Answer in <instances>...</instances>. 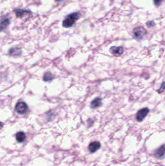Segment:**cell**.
<instances>
[{
	"label": "cell",
	"mask_w": 165,
	"mask_h": 166,
	"mask_svg": "<svg viewBox=\"0 0 165 166\" xmlns=\"http://www.w3.org/2000/svg\"><path fill=\"white\" fill-rule=\"evenodd\" d=\"M54 79V76L53 74L51 73L50 72H47V73H45L43 76L44 81L49 82L50 81H51Z\"/></svg>",
	"instance_id": "obj_13"
},
{
	"label": "cell",
	"mask_w": 165,
	"mask_h": 166,
	"mask_svg": "<svg viewBox=\"0 0 165 166\" xmlns=\"http://www.w3.org/2000/svg\"><path fill=\"white\" fill-rule=\"evenodd\" d=\"M101 148V144L98 141H94L90 143L89 145V150L91 153H93L97 152Z\"/></svg>",
	"instance_id": "obj_7"
},
{
	"label": "cell",
	"mask_w": 165,
	"mask_h": 166,
	"mask_svg": "<svg viewBox=\"0 0 165 166\" xmlns=\"http://www.w3.org/2000/svg\"><path fill=\"white\" fill-rule=\"evenodd\" d=\"M16 13V15L18 17H21L24 16L26 13L31 14L32 12L28 10H22V9H15L14 10Z\"/></svg>",
	"instance_id": "obj_11"
},
{
	"label": "cell",
	"mask_w": 165,
	"mask_h": 166,
	"mask_svg": "<svg viewBox=\"0 0 165 166\" xmlns=\"http://www.w3.org/2000/svg\"><path fill=\"white\" fill-rule=\"evenodd\" d=\"M56 1L58 2H63L65 0H55Z\"/></svg>",
	"instance_id": "obj_17"
},
{
	"label": "cell",
	"mask_w": 165,
	"mask_h": 166,
	"mask_svg": "<svg viewBox=\"0 0 165 166\" xmlns=\"http://www.w3.org/2000/svg\"><path fill=\"white\" fill-rule=\"evenodd\" d=\"M165 91V82H163L162 84L161 85L159 89L156 90V92H158V93L161 94L164 92Z\"/></svg>",
	"instance_id": "obj_14"
},
{
	"label": "cell",
	"mask_w": 165,
	"mask_h": 166,
	"mask_svg": "<svg viewBox=\"0 0 165 166\" xmlns=\"http://www.w3.org/2000/svg\"><path fill=\"white\" fill-rule=\"evenodd\" d=\"M163 0H154V4H155L156 6H158L160 4L161 2Z\"/></svg>",
	"instance_id": "obj_16"
},
{
	"label": "cell",
	"mask_w": 165,
	"mask_h": 166,
	"mask_svg": "<svg viewBox=\"0 0 165 166\" xmlns=\"http://www.w3.org/2000/svg\"><path fill=\"white\" fill-rule=\"evenodd\" d=\"M110 52L113 56H120L122 54H123L124 50L123 47L122 46H112L111 47L110 49Z\"/></svg>",
	"instance_id": "obj_5"
},
{
	"label": "cell",
	"mask_w": 165,
	"mask_h": 166,
	"mask_svg": "<svg viewBox=\"0 0 165 166\" xmlns=\"http://www.w3.org/2000/svg\"><path fill=\"white\" fill-rule=\"evenodd\" d=\"M9 53L12 56H20L22 54V51L20 48H12L9 50Z\"/></svg>",
	"instance_id": "obj_10"
},
{
	"label": "cell",
	"mask_w": 165,
	"mask_h": 166,
	"mask_svg": "<svg viewBox=\"0 0 165 166\" xmlns=\"http://www.w3.org/2000/svg\"><path fill=\"white\" fill-rule=\"evenodd\" d=\"M16 139L17 141L20 143H22L24 141L26 138V136L24 132H19L16 134Z\"/></svg>",
	"instance_id": "obj_9"
},
{
	"label": "cell",
	"mask_w": 165,
	"mask_h": 166,
	"mask_svg": "<svg viewBox=\"0 0 165 166\" xmlns=\"http://www.w3.org/2000/svg\"><path fill=\"white\" fill-rule=\"evenodd\" d=\"M15 110L20 114H24L28 110V106L24 101H19L16 104Z\"/></svg>",
	"instance_id": "obj_3"
},
{
	"label": "cell",
	"mask_w": 165,
	"mask_h": 166,
	"mask_svg": "<svg viewBox=\"0 0 165 166\" xmlns=\"http://www.w3.org/2000/svg\"><path fill=\"white\" fill-rule=\"evenodd\" d=\"M149 112V109L147 107L142 108L140 109V110L138 111L137 113L136 116V119L137 122H141L147 116Z\"/></svg>",
	"instance_id": "obj_4"
},
{
	"label": "cell",
	"mask_w": 165,
	"mask_h": 166,
	"mask_svg": "<svg viewBox=\"0 0 165 166\" xmlns=\"http://www.w3.org/2000/svg\"><path fill=\"white\" fill-rule=\"evenodd\" d=\"M81 16L79 12L70 14L67 16L63 22V26L64 28H68L72 27Z\"/></svg>",
	"instance_id": "obj_1"
},
{
	"label": "cell",
	"mask_w": 165,
	"mask_h": 166,
	"mask_svg": "<svg viewBox=\"0 0 165 166\" xmlns=\"http://www.w3.org/2000/svg\"><path fill=\"white\" fill-rule=\"evenodd\" d=\"M102 105V99L100 97H98L92 101L91 103V107L93 109H94L101 106Z\"/></svg>",
	"instance_id": "obj_8"
},
{
	"label": "cell",
	"mask_w": 165,
	"mask_h": 166,
	"mask_svg": "<svg viewBox=\"0 0 165 166\" xmlns=\"http://www.w3.org/2000/svg\"><path fill=\"white\" fill-rule=\"evenodd\" d=\"M147 26L148 27H150V28H151V27H154V26L155 25V23H154V21H149L146 24Z\"/></svg>",
	"instance_id": "obj_15"
},
{
	"label": "cell",
	"mask_w": 165,
	"mask_h": 166,
	"mask_svg": "<svg viewBox=\"0 0 165 166\" xmlns=\"http://www.w3.org/2000/svg\"><path fill=\"white\" fill-rule=\"evenodd\" d=\"M133 34L134 38L137 41H140L147 35V31L143 27L140 26L133 30Z\"/></svg>",
	"instance_id": "obj_2"
},
{
	"label": "cell",
	"mask_w": 165,
	"mask_h": 166,
	"mask_svg": "<svg viewBox=\"0 0 165 166\" xmlns=\"http://www.w3.org/2000/svg\"><path fill=\"white\" fill-rule=\"evenodd\" d=\"M9 24H10V20L8 18H6V19L2 20L1 25H0L1 31H2L3 29L7 28V26L9 25Z\"/></svg>",
	"instance_id": "obj_12"
},
{
	"label": "cell",
	"mask_w": 165,
	"mask_h": 166,
	"mask_svg": "<svg viewBox=\"0 0 165 166\" xmlns=\"http://www.w3.org/2000/svg\"><path fill=\"white\" fill-rule=\"evenodd\" d=\"M154 156L159 159H162L165 156V144L162 145L155 150Z\"/></svg>",
	"instance_id": "obj_6"
}]
</instances>
